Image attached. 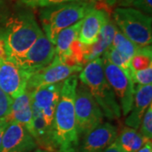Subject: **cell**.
Masks as SVG:
<instances>
[{
  "instance_id": "4316f807",
  "label": "cell",
  "mask_w": 152,
  "mask_h": 152,
  "mask_svg": "<svg viewBox=\"0 0 152 152\" xmlns=\"http://www.w3.org/2000/svg\"><path fill=\"white\" fill-rule=\"evenodd\" d=\"M136 8L138 10L141 11L147 15H151L152 13V2L151 0H134L131 4Z\"/></svg>"
},
{
  "instance_id": "9c48e42d",
  "label": "cell",
  "mask_w": 152,
  "mask_h": 152,
  "mask_svg": "<svg viewBox=\"0 0 152 152\" xmlns=\"http://www.w3.org/2000/svg\"><path fill=\"white\" fill-rule=\"evenodd\" d=\"M54 56L55 46L42 33L29 49L19 65L31 77L48 65Z\"/></svg>"
},
{
  "instance_id": "603a6c76",
  "label": "cell",
  "mask_w": 152,
  "mask_h": 152,
  "mask_svg": "<svg viewBox=\"0 0 152 152\" xmlns=\"http://www.w3.org/2000/svg\"><path fill=\"white\" fill-rule=\"evenodd\" d=\"M131 80L134 83L140 86H148L152 84V66L145 69L139 71L132 70L130 75Z\"/></svg>"
},
{
  "instance_id": "83f0119b",
  "label": "cell",
  "mask_w": 152,
  "mask_h": 152,
  "mask_svg": "<svg viewBox=\"0 0 152 152\" xmlns=\"http://www.w3.org/2000/svg\"><path fill=\"white\" fill-rule=\"evenodd\" d=\"M9 52L4 39L0 36V60L9 59Z\"/></svg>"
},
{
  "instance_id": "ba28073f",
  "label": "cell",
  "mask_w": 152,
  "mask_h": 152,
  "mask_svg": "<svg viewBox=\"0 0 152 152\" xmlns=\"http://www.w3.org/2000/svg\"><path fill=\"white\" fill-rule=\"evenodd\" d=\"M83 68L82 65L66 64L57 56H54V58L48 65L29 78L26 89L34 91L40 87L64 82L72 75L80 72Z\"/></svg>"
},
{
  "instance_id": "d6986e66",
  "label": "cell",
  "mask_w": 152,
  "mask_h": 152,
  "mask_svg": "<svg viewBox=\"0 0 152 152\" xmlns=\"http://www.w3.org/2000/svg\"><path fill=\"white\" fill-rule=\"evenodd\" d=\"M116 142L124 152H137L148 140L138 129L127 127L118 136Z\"/></svg>"
},
{
  "instance_id": "cb8c5ba5",
  "label": "cell",
  "mask_w": 152,
  "mask_h": 152,
  "mask_svg": "<svg viewBox=\"0 0 152 152\" xmlns=\"http://www.w3.org/2000/svg\"><path fill=\"white\" fill-rule=\"evenodd\" d=\"M140 134L146 139L148 141H151L152 138V107L150 106L146 112L145 113L141 124L140 125Z\"/></svg>"
},
{
  "instance_id": "5bb4252c",
  "label": "cell",
  "mask_w": 152,
  "mask_h": 152,
  "mask_svg": "<svg viewBox=\"0 0 152 152\" xmlns=\"http://www.w3.org/2000/svg\"><path fill=\"white\" fill-rule=\"evenodd\" d=\"M107 17V13L102 10L95 8L91 10L82 20L78 40L86 46L95 43L97 41L102 28Z\"/></svg>"
},
{
  "instance_id": "4dcf8cb0",
  "label": "cell",
  "mask_w": 152,
  "mask_h": 152,
  "mask_svg": "<svg viewBox=\"0 0 152 152\" xmlns=\"http://www.w3.org/2000/svg\"><path fill=\"white\" fill-rule=\"evenodd\" d=\"M57 152H80L78 146H64V147H60L59 149L58 150Z\"/></svg>"
},
{
  "instance_id": "7a4b0ae2",
  "label": "cell",
  "mask_w": 152,
  "mask_h": 152,
  "mask_svg": "<svg viewBox=\"0 0 152 152\" xmlns=\"http://www.w3.org/2000/svg\"><path fill=\"white\" fill-rule=\"evenodd\" d=\"M78 76L72 75L63 83L59 101L53 119V139L59 149L64 146H78L80 137L77 131L75 110Z\"/></svg>"
},
{
  "instance_id": "4fadbf2b",
  "label": "cell",
  "mask_w": 152,
  "mask_h": 152,
  "mask_svg": "<svg viewBox=\"0 0 152 152\" xmlns=\"http://www.w3.org/2000/svg\"><path fill=\"white\" fill-rule=\"evenodd\" d=\"M118 138V129L111 123L102 124L83 136L80 152H102Z\"/></svg>"
},
{
  "instance_id": "ac0fdd59",
  "label": "cell",
  "mask_w": 152,
  "mask_h": 152,
  "mask_svg": "<svg viewBox=\"0 0 152 152\" xmlns=\"http://www.w3.org/2000/svg\"><path fill=\"white\" fill-rule=\"evenodd\" d=\"M81 24L82 20L58 33L54 44L55 56L60 58L61 61L64 62L69 56L70 46L75 41L78 40Z\"/></svg>"
},
{
  "instance_id": "6da1fadb",
  "label": "cell",
  "mask_w": 152,
  "mask_h": 152,
  "mask_svg": "<svg viewBox=\"0 0 152 152\" xmlns=\"http://www.w3.org/2000/svg\"><path fill=\"white\" fill-rule=\"evenodd\" d=\"M42 33L32 13L20 11L8 18L0 36L5 41L10 59L19 64Z\"/></svg>"
},
{
  "instance_id": "7c38bea8",
  "label": "cell",
  "mask_w": 152,
  "mask_h": 152,
  "mask_svg": "<svg viewBox=\"0 0 152 152\" xmlns=\"http://www.w3.org/2000/svg\"><path fill=\"white\" fill-rule=\"evenodd\" d=\"M64 82L37 88L31 91V102L42 113L47 125L53 132V119Z\"/></svg>"
},
{
  "instance_id": "3957f363",
  "label": "cell",
  "mask_w": 152,
  "mask_h": 152,
  "mask_svg": "<svg viewBox=\"0 0 152 152\" xmlns=\"http://www.w3.org/2000/svg\"><path fill=\"white\" fill-rule=\"evenodd\" d=\"M79 78L88 88L103 115L111 120L119 118L122 114L121 109L104 74L102 59L97 58L88 62L80 71Z\"/></svg>"
},
{
  "instance_id": "7402d4cb",
  "label": "cell",
  "mask_w": 152,
  "mask_h": 152,
  "mask_svg": "<svg viewBox=\"0 0 152 152\" xmlns=\"http://www.w3.org/2000/svg\"><path fill=\"white\" fill-rule=\"evenodd\" d=\"M102 58L108 60L110 63H112L114 65L118 66L127 75L130 77L131 72H132L130 67V61L127 59L125 57H124L113 47H110L104 52Z\"/></svg>"
},
{
  "instance_id": "ffe728a7",
  "label": "cell",
  "mask_w": 152,
  "mask_h": 152,
  "mask_svg": "<svg viewBox=\"0 0 152 152\" xmlns=\"http://www.w3.org/2000/svg\"><path fill=\"white\" fill-rule=\"evenodd\" d=\"M111 47L116 49L118 53H120L129 61L132 58V57L135 54L137 49L139 48L135 44L133 43L130 40L126 37L117 26L115 29L113 40Z\"/></svg>"
},
{
  "instance_id": "30bf717a",
  "label": "cell",
  "mask_w": 152,
  "mask_h": 152,
  "mask_svg": "<svg viewBox=\"0 0 152 152\" xmlns=\"http://www.w3.org/2000/svg\"><path fill=\"white\" fill-rule=\"evenodd\" d=\"M30 76L11 59L0 60V89L14 100L27 88Z\"/></svg>"
},
{
  "instance_id": "e0dca14e",
  "label": "cell",
  "mask_w": 152,
  "mask_h": 152,
  "mask_svg": "<svg viewBox=\"0 0 152 152\" xmlns=\"http://www.w3.org/2000/svg\"><path fill=\"white\" fill-rule=\"evenodd\" d=\"M115 29L116 26L108 16L102 28L97 41L92 45L86 46L84 54L85 64L99 58L101 55L103 54V53L107 49L111 47L113 40Z\"/></svg>"
},
{
  "instance_id": "e575fe53",
  "label": "cell",
  "mask_w": 152,
  "mask_h": 152,
  "mask_svg": "<svg viewBox=\"0 0 152 152\" xmlns=\"http://www.w3.org/2000/svg\"><path fill=\"white\" fill-rule=\"evenodd\" d=\"M96 1H102V0H96Z\"/></svg>"
},
{
  "instance_id": "2e32d148",
  "label": "cell",
  "mask_w": 152,
  "mask_h": 152,
  "mask_svg": "<svg viewBox=\"0 0 152 152\" xmlns=\"http://www.w3.org/2000/svg\"><path fill=\"white\" fill-rule=\"evenodd\" d=\"M8 123L16 122L23 125L31 134L32 132V109H31V91L28 89L20 96L13 100L10 111L4 117Z\"/></svg>"
},
{
  "instance_id": "8fae6325",
  "label": "cell",
  "mask_w": 152,
  "mask_h": 152,
  "mask_svg": "<svg viewBox=\"0 0 152 152\" xmlns=\"http://www.w3.org/2000/svg\"><path fill=\"white\" fill-rule=\"evenodd\" d=\"M37 148V142L23 125L9 123L3 134L0 152H32Z\"/></svg>"
},
{
  "instance_id": "1f68e13d",
  "label": "cell",
  "mask_w": 152,
  "mask_h": 152,
  "mask_svg": "<svg viewBox=\"0 0 152 152\" xmlns=\"http://www.w3.org/2000/svg\"><path fill=\"white\" fill-rule=\"evenodd\" d=\"M137 152H152V143L151 141L146 142L143 146Z\"/></svg>"
},
{
  "instance_id": "8992f818",
  "label": "cell",
  "mask_w": 152,
  "mask_h": 152,
  "mask_svg": "<svg viewBox=\"0 0 152 152\" xmlns=\"http://www.w3.org/2000/svg\"><path fill=\"white\" fill-rule=\"evenodd\" d=\"M75 110L79 137L86 134L102 124V111L83 83L78 84L76 87Z\"/></svg>"
},
{
  "instance_id": "52a82bcc",
  "label": "cell",
  "mask_w": 152,
  "mask_h": 152,
  "mask_svg": "<svg viewBox=\"0 0 152 152\" xmlns=\"http://www.w3.org/2000/svg\"><path fill=\"white\" fill-rule=\"evenodd\" d=\"M102 59L103 70L107 80L112 87L116 98L118 100L121 113L127 116L132 109L134 95V83L129 75L118 66L110 63L104 58Z\"/></svg>"
},
{
  "instance_id": "836d02e7",
  "label": "cell",
  "mask_w": 152,
  "mask_h": 152,
  "mask_svg": "<svg viewBox=\"0 0 152 152\" xmlns=\"http://www.w3.org/2000/svg\"><path fill=\"white\" fill-rule=\"evenodd\" d=\"M32 152H47L46 151H44L42 149H41V148H37L35 151H33Z\"/></svg>"
},
{
  "instance_id": "d6a6232c",
  "label": "cell",
  "mask_w": 152,
  "mask_h": 152,
  "mask_svg": "<svg viewBox=\"0 0 152 152\" xmlns=\"http://www.w3.org/2000/svg\"><path fill=\"white\" fill-rule=\"evenodd\" d=\"M116 1L118 2V5L127 8L128 6H130L134 0H116Z\"/></svg>"
},
{
  "instance_id": "f1b7e54d",
  "label": "cell",
  "mask_w": 152,
  "mask_h": 152,
  "mask_svg": "<svg viewBox=\"0 0 152 152\" xmlns=\"http://www.w3.org/2000/svg\"><path fill=\"white\" fill-rule=\"evenodd\" d=\"M102 152H124L122 150H121V148L119 147V145H118V143L116 142H113L108 148H107L104 151Z\"/></svg>"
},
{
  "instance_id": "277c9868",
  "label": "cell",
  "mask_w": 152,
  "mask_h": 152,
  "mask_svg": "<svg viewBox=\"0 0 152 152\" xmlns=\"http://www.w3.org/2000/svg\"><path fill=\"white\" fill-rule=\"evenodd\" d=\"M93 8L92 4L80 0L46 7L40 14L44 35L54 45L60 31L83 20Z\"/></svg>"
},
{
  "instance_id": "5b68a950",
  "label": "cell",
  "mask_w": 152,
  "mask_h": 152,
  "mask_svg": "<svg viewBox=\"0 0 152 152\" xmlns=\"http://www.w3.org/2000/svg\"><path fill=\"white\" fill-rule=\"evenodd\" d=\"M114 20L121 32L138 48L151 46L152 20L134 8L119 7L113 12Z\"/></svg>"
},
{
  "instance_id": "484cf974",
  "label": "cell",
  "mask_w": 152,
  "mask_h": 152,
  "mask_svg": "<svg viewBox=\"0 0 152 152\" xmlns=\"http://www.w3.org/2000/svg\"><path fill=\"white\" fill-rule=\"evenodd\" d=\"M12 102L13 100L0 89V119L9 114Z\"/></svg>"
},
{
  "instance_id": "9a60e30c",
  "label": "cell",
  "mask_w": 152,
  "mask_h": 152,
  "mask_svg": "<svg viewBox=\"0 0 152 152\" xmlns=\"http://www.w3.org/2000/svg\"><path fill=\"white\" fill-rule=\"evenodd\" d=\"M152 102V85L140 86L134 88V102L129 115L125 120L129 128L138 129L141 124L143 116Z\"/></svg>"
},
{
  "instance_id": "f546056e",
  "label": "cell",
  "mask_w": 152,
  "mask_h": 152,
  "mask_svg": "<svg viewBox=\"0 0 152 152\" xmlns=\"http://www.w3.org/2000/svg\"><path fill=\"white\" fill-rule=\"evenodd\" d=\"M8 124H9V123L6 121L4 118L0 119V145H1V142H2V138H3L4 132L5 130L6 127L8 126Z\"/></svg>"
},
{
  "instance_id": "44dd1931",
  "label": "cell",
  "mask_w": 152,
  "mask_h": 152,
  "mask_svg": "<svg viewBox=\"0 0 152 152\" xmlns=\"http://www.w3.org/2000/svg\"><path fill=\"white\" fill-rule=\"evenodd\" d=\"M152 66L151 46L139 48L130 60L131 69L139 71Z\"/></svg>"
},
{
  "instance_id": "d4e9b609",
  "label": "cell",
  "mask_w": 152,
  "mask_h": 152,
  "mask_svg": "<svg viewBox=\"0 0 152 152\" xmlns=\"http://www.w3.org/2000/svg\"><path fill=\"white\" fill-rule=\"evenodd\" d=\"M22 4L30 7H50V6L58 5L69 2H75L79 0H20Z\"/></svg>"
}]
</instances>
